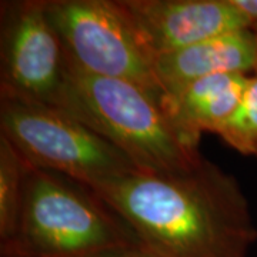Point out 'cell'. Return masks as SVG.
<instances>
[{
	"mask_svg": "<svg viewBox=\"0 0 257 257\" xmlns=\"http://www.w3.org/2000/svg\"><path fill=\"white\" fill-rule=\"evenodd\" d=\"M94 193L153 257H247L257 240L239 182L206 159L186 172L132 170Z\"/></svg>",
	"mask_w": 257,
	"mask_h": 257,
	"instance_id": "6da1fadb",
	"label": "cell"
},
{
	"mask_svg": "<svg viewBox=\"0 0 257 257\" xmlns=\"http://www.w3.org/2000/svg\"><path fill=\"white\" fill-rule=\"evenodd\" d=\"M56 107L119 149L139 172H186L204 160L199 147L179 133L157 96L135 83L89 73L66 52L63 87Z\"/></svg>",
	"mask_w": 257,
	"mask_h": 257,
	"instance_id": "7a4b0ae2",
	"label": "cell"
},
{
	"mask_svg": "<svg viewBox=\"0 0 257 257\" xmlns=\"http://www.w3.org/2000/svg\"><path fill=\"white\" fill-rule=\"evenodd\" d=\"M140 247L135 233L90 187L30 167L16 234L0 256L103 257Z\"/></svg>",
	"mask_w": 257,
	"mask_h": 257,
	"instance_id": "3957f363",
	"label": "cell"
},
{
	"mask_svg": "<svg viewBox=\"0 0 257 257\" xmlns=\"http://www.w3.org/2000/svg\"><path fill=\"white\" fill-rule=\"evenodd\" d=\"M0 135L26 165L99 190L138 170L119 149L60 107L0 94Z\"/></svg>",
	"mask_w": 257,
	"mask_h": 257,
	"instance_id": "277c9868",
	"label": "cell"
},
{
	"mask_svg": "<svg viewBox=\"0 0 257 257\" xmlns=\"http://www.w3.org/2000/svg\"><path fill=\"white\" fill-rule=\"evenodd\" d=\"M66 55L96 76L135 83L163 99L155 57L120 0H45Z\"/></svg>",
	"mask_w": 257,
	"mask_h": 257,
	"instance_id": "5b68a950",
	"label": "cell"
},
{
	"mask_svg": "<svg viewBox=\"0 0 257 257\" xmlns=\"http://www.w3.org/2000/svg\"><path fill=\"white\" fill-rule=\"evenodd\" d=\"M63 80V45L45 0L3 2L0 94L57 106Z\"/></svg>",
	"mask_w": 257,
	"mask_h": 257,
	"instance_id": "8992f818",
	"label": "cell"
},
{
	"mask_svg": "<svg viewBox=\"0 0 257 257\" xmlns=\"http://www.w3.org/2000/svg\"><path fill=\"white\" fill-rule=\"evenodd\" d=\"M120 3L155 59L229 32L253 29L231 0H120Z\"/></svg>",
	"mask_w": 257,
	"mask_h": 257,
	"instance_id": "52a82bcc",
	"label": "cell"
},
{
	"mask_svg": "<svg viewBox=\"0 0 257 257\" xmlns=\"http://www.w3.org/2000/svg\"><path fill=\"white\" fill-rule=\"evenodd\" d=\"M256 32L243 29L157 56L155 73L165 96L216 74L248 76L250 72H256Z\"/></svg>",
	"mask_w": 257,
	"mask_h": 257,
	"instance_id": "ba28073f",
	"label": "cell"
},
{
	"mask_svg": "<svg viewBox=\"0 0 257 257\" xmlns=\"http://www.w3.org/2000/svg\"><path fill=\"white\" fill-rule=\"evenodd\" d=\"M248 80L247 74L210 76L175 94H165L162 106L179 133L192 146L199 147L202 133H217L237 109Z\"/></svg>",
	"mask_w": 257,
	"mask_h": 257,
	"instance_id": "9c48e42d",
	"label": "cell"
},
{
	"mask_svg": "<svg viewBox=\"0 0 257 257\" xmlns=\"http://www.w3.org/2000/svg\"><path fill=\"white\" fill-rule=\"evenodd\" d=\"M26 162L8 139L0 135V246L10 243L19 226Z\"/></svg>",
	"mask_w": 257,
	"mask_h": 257,
	"instance_id": "30bf717a",
	"label": "cell"
},
{
	"mask_svg": "<svg viewBox=\"0 0 257 257\" xmlns=\"http://www.w3.org/2000/svg\"><path fill=\"white\" fill-rule=\"evenodd\" d=\"M216 135L240 153L257 156V74L250 76L237 109Z\"/></svg>",
	"mask_w": 257,
	"mask_h": 257,
	"instance_id": "8fae6325",
	"label": "cell"
},
{
	"mask_svg": "<svg viewBox=\"0 0 257 257\" xmlns=\"http://www.w3.org/2000/svg\"><path fill=\"white\" fill-rule=\"evenodd\" d=\"M233 5L247 19L251 28H257V0H231Z\"/></svg>",
	"mask_w": 257,
	"mask_h": 257,
	"instance_id": "7c38bea8",
	"label": "cell"
},
{
	"mask_svg": "<svg viewBox=\"0 0 257 257\" xmlns=\"http://www.w3.org/2000/svg\"><path fill=\"white\" fill-rule=\"evenodd\" d=\"M103 257H153L150 253H147L145 248L142 247H130L126 250H120L116 253H110Z\"/></svg>",
	"mask_w": 257,
	"mask_h": 257,
	"instance_id": "4fadbf2b",
	"label": "cell"
},
{
	"mask_svg": "<svg viewBox=\"0 0 257 257\" xmlns=\"http://www.w3.org/2000/svg\"><path fill=\"white\" fill-rule=\"evenodd\" d=\"M254 29V32H256V36H257V28H253ZM254 74H257V64H256V72H254Z\"/></svg>",
	"mask_w": 257,
	"mask_h": 257,
	"instance_id": "5bb4252c",
	"label": "cell"
},
{
	"mask_svg": "<svg viewBox=\"0 0 257 257\" xmlns=\"http://www.w3.org/2000/svg\"><path fill=\"white\" fill-rule=\"evenodd\" d=\"M0 257H19V256H0Z\"/></svg>",
	"mask_w": 257,
	"mask_h": 257,
	"instance_id": "9a60e30c",
	"label": "cell"
}]
</instances>
